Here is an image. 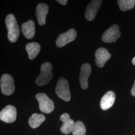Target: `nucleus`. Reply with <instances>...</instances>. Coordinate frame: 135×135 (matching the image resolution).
<instances>
[{
    "label": "nucleus",
    "instance_id": "19",
    "mask_svg": "<svg viewBox=\"0 0 135 135\" xmlns=\"http://www.w3.org/2000/svg\"><path fill=\"white\" fill-rule=\"evenodd\" d=\"M73 135H85L86 133V129L85 126L81 121H77L72 131Z\"/></svg>",
    "mask_w": 135,
    "mask_h": 135
},
{
    "label": "nucleus",
    "instance_id": "3",
    "mask_svg": "<svg viewBox=\"0 0 135 135\" xmlns=\"http://www.w3.org/2000/svg\"><path fill=\"white\" fill-rule=\"evenodd\" d=\"M55 92L57 96L64 101L68 102L70 100L71 93L69 83L64 78H60L58 80Z\"/></svg>",
    "mask_w": 135,
    "mask_h": 135
},
{
    "label": "nucleus",
    "instance_id": "13",
    "mask_svg": "<svg viewBox=\"0 0 135 135\" xmlns=\"http://www.w3.org/2000/svg\"><path fill=\"white\" fill-rule=\"evenodd\" d=\"M49 12V7L45 3H40L36 8V14L38 23L40 26H43L46 24V17Z\"/></svg>",
    "mask_w": 135,
    "mask_h": 135
},
{
    "label": "nucleus",
    "instance_id": "20",
    "mask_svg": "<svg viewBox=\"0 0 135 135\" xmlns=\"http://www.w3.org/2000/svg\"><path fill=\"white\" fill-rule=\"evenodd\" d=\"M57 2L61 5H66L67 4L68 1L67 0H57Z\"/></svg>",
    "mask_w": 135,
    "mask_h": 135
},
{
    "label": "nucleus",
    "instance_id": "22",
    "mask_svg": "<svg viewBox=\"0 0 135 135\" xmlns=\"http://www.w3.org/2000/svg\"><path fill=\"white\" fill-rule=\"evenodd\" d=\"M132 64L135 66V57L132 59Z\"/></svg>",
    "mask_w": 135,
    "mask_h": 135
},
{
    "label": "nucleus",
    "instance_id": "21",
    "mask_svg": "<svg viewBox=\"0 0 135 135\" xmlns=\"http://www.w3.org/2000/svg\"><path fill=\"white\" fill-rule=\"evenodd\" d=\"M131 94L133 96L135 97V80L134 83L133 85L132 88L131 89Z\"/></svg>",
    "mask_w": 135,
    "mask_h": 135
},
{
    "label": "nucleus",
    "instance_id": "15",
    "mask_svg": "<svg viewBox=\"0 0 135 135\" xmlns=\"http://www.w3.org/2000/svg\"><path fill=\"white\" fill-rule=\"evenodd\" d=\"M22 32L25 37L28 39L34 38L35 34V26L34 21L29 20L22 25Z\"/></svg>",
    "mask_w": 135,
    "mask_h": 135
},
{
    "label": "nucleus",
    "instance_id": "10",
    "mask_svg": "<svg viewBox=\"0 0 135 135\" xmlns=\"http://www.w3.org/2000/svg\"><path fill=\"white\" fill-rule=\"evenodd\" d=\"M96 57L95 63L99 68H103L108 60L111 58V55L106 49L100 48L97 49L95 54Z\"/></svg>",
    "mask_w": 135,
    "mask_h": 135
},
{
    "label": "nucleus",
    "instance_id": "17",
    "mask_svg": "<svg viewBox=\"0 0 135 135\" xmlns=\"http://www.w3.org/2000/svg\"><path fill=\"white\" fill-rule=\"evenodd\" d=\"M45 120V117L42 114H33L29 118V124L32 128H37Z\"/></svg>",
    "mask_w": 135,
    "mask_h": 135
},
{
    "label": "nucleus",
    "instance_id": "6",
    "mask_svg": "<svg viewBox=\"0 0 135 135\" xmlns=\"http://www.w3.org/2000/svg\"><path fill=\"white\" fill-rule=\"evenodd\" d=\"M121 36V32L119 26L117 24L113 25L104 32L102 36V40L107 43L115 42Z\"/></svg>",
    "mask_w": 135,
    "mask_h": 135
},
{
    "label": "nucleus",
    "instance_id": "5",
    "mask_svg": "<svg viewBox=\"0 0 135 135\" xmlns=\"http://www.w3.org/2000/svg\"><path fill=\"white\" fill-rule=\"evenodd\" d=\"M0 84L1 91L5 95L10 96L14 92V79L9 74H5L2 75L0 80Z\"/></svg>",
    "mask_w": 135,
    "mask_h": 135
},
{
    "label": "nucleus",
    "instance_id": "12",
    "mask_svg": "<svg viewBox=\"0 0 135 135\" xmlns=\"http://www.w3.org/2000/svg\"><path fill=\"white\" fill-rule=\"evenodd\" d=\"M60 120L63 123L60 129L61 132L65 135H68L72 132L75 123L70 119L69 114L64 113L62 114L60 117Z\"/></svg>",
    "mask_w": 135,
    "mask_h": 135
},
{
    "label": "nucleus",
    "instance_id": "16",
    "mask_svg": "<svg viewBox=\"0 0 135 135\" xmlns=\"http://www.w3.org/2000/svg\"><path fill=\"white\" fill-rule=\"evenodd\" d=\"M26 49L28 54L29 59L32 60L38 56L41 50V47L39 44L32 42L26 45Z\"/></svg>",
    "mask_w": 135,
    "mask_h": 135
},
{
    "label": "nucleus",
    "instance_id": "18",
    "mask_svg": "<svg viewBox=\"0 0 135 135\" xmlns=\"http://www.w3.org/2000/svg\"><path fill=\"white\" fill-rule=\"evenodd\" d=\"M118 4L121 11H126L135 7V0H119Z\"/></svg>",
    "mask_w": 135,
    "mask_h": 135
},
{
    "label": "nucleus",
    "instance_id": "2",
    "mask_svg": "<svg viewBox=\"0 0 135 135\" xmlns=\"http://www.w3.org/2000/svg\"><path fill=\"white\" fill-rule=\"evenodd\" d=\"M52 70V65L51 63L48 62L44 63L41 67V73L36 79V84L39 86H41L50 82L53 77Z\"/></svg>",
    "mask_w": 135,
    "mask_h": 135
},
{
    "label": "nucleus",
    "instance_id": "8",
    "mask_svg": "<svg viewBox=\"0 0 135 135\" xmlns=\"http://www.w3.org/2000/svg\"><path fill=\"white\" fill-rule=\"evenodd\" d=\"M17 110L14 106L8 105L1 111L0 119L7 123H13L16 120Z\"/></svg>",
    "mask_w": 135,
    "mask_h": 135
},
{
    "label": "nucleus",
    "instance_id": "4",
    "mask_svg": "<svg viewBox=\"0 0 135 135\" xmlns=\"http://www.w3.org/2000/svg\"><path fill=\"white\" fill-rule=\"evenodd\" d=\"M36 98L39 102L40 110L43 113L50 114L55 108L53 101L45 93H38L36 95Z\"/></svg>",
    "mask_w": 135,
    "mask_h": 135
},
{
    "label": "nucleus",
    "instance_id": "11",
    "mask_svg": "<svg viewBox=\"0 0 135 135\" xmlns=\"http://www.w3.org/2000/svg\"><path fill=\"white\" fill-rule=\"evenodd\" d=\"M91 67L89 63L84 64L81 68L80 74V82L83 89L86 90L88 87V80L91 73Z\"/></svg>",
    "mask_w": 135,
    "mask_h": 135
},
{
    "label": "nucleus",
    "instance_id": "1",
    "mask_svg": "<svg viewBox=\"0 0 135 135\" xmlns=\"http://www.w3.org/2000/svg\"><path fill=\"white\" fill-rule=\"evenodd\" d=\"M5 23L8 30V38L11 42H16L19 36L20 29L14 15H8L6 18Z\"/></svg>",
    "mask_w": 135,
    "mask_h": 135
},
{
    "label": "nucleus",
    "instance_id": "7",
    "mask_svg": "<svg viewBox=\"0 0 135 135\" xmlns=\"http://www.w3.org/2000/svg\"><path fill=\"white\" fill-rule=\"evenodd\" d=\"M77 37V32L75 29H71L68 30L65 33L60 34L56 40V45L58 47H64L70 42L74 41Z\"/></svg>",
    "mask_w": 135,
    "mask_h": 135
},
{
    "label": "nucleus",
    "instance_id": "9",
    "mask_svg": "<svg viewBox=\"0 0 135 135\" xmlns=\"http://www.w3.org/2000/svg\"><path fill=\"white\" fill-rule=\"evenodd\" d=\"M102 4L101 0H93L89 4L85 14L87 20L91 21L95 19Z\"/></svg>",
    "mask_w": 135,
    "mask_h": 135
},
{
    "label": "nucleus",
    "instance_id": "14",
    "mask_svg": "<svg viewBox=\"0 0 135 135\" xmlns=\"http://www.w3.org/2000/svg\"><path fill=\"white\" fill-rule=\"evenodd\" d=\"M116 96L113 91H108L102 97L100 102V107L103 110H107L114 105Z\"/></svg>",
    "mask_w": 135,
    "mask_h": 135
}]
</instances>
